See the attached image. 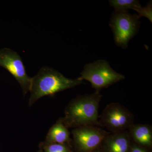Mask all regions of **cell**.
Here are the masks:
<instances>
[{"label": "cell", "mask_w": 152, "mask_h": 152, "mask_svg": "<svg viewBox=\"0 0 152 152\" xmlns=\"http://www.w3.org/2000/svg\"><path fill=\"white\" fill-rule=\"evenodd\" d=\"M43 152H72V146L66 144L52 143L39 146Z\"/></svg>", "instance_id": "12"}, {"label": "cell", "mask_w": 152, "mask_h": 152, "mask_svg": "<svg viewBox=\"0 0 152 152\" xmlns=\"http://www.w3.org/2000/svg\"><path fill=\"white\" fill-rule=\"evenodd\" d=\"M92 152H102V151H101L99 147L98 148L94 150V151H93Z\"/></svg>", "instance_id": "15"}, {"label": "cell", "mask_w": 152, "mask_h": 152, "mask_svg": "<svg viewBox=\"0 0 152 152\" xmlns=\"http://www.w3.org/2000/svg\"><path fill=\"white\" fill-rule=\"evenodd\" d=\"M109 2L115 10L128 11L133 10L138 12L142 7L139 1L136 0H110Z\"/></svg>", "instance_id": "11"}, {"label": "cell", "mask_w": 152, "mask_h": 152, "mask_svg": "<svg viewBox=\"0 0 152 152\" xmlns=\"http://www.w3.org/2000/svg\"><path fill=\"white\" fill-rule=\"evenodd\" d=\"M102 96L100 92L95 91L72 99L65 109L64 124L68 129L87 126L101 127L98 110Z\"/></svg>", "instance_id": "1"}, {"label": "cell", "mask_w": 152, "mask_h": 152, "mask_svg": "<svg viewBox=\"0 0 152 152\" xmlns=\"http://www.w3.org/2000/svg\"><path fill=\"white\" fill-rule=\"evenodd\" d=\"M152 2H149L145 7H141L140 10L137 12L138 13L139 16L141 18L145 17L148 18L150 21L152 22Z\"/></svg>", "instance_id": "13"}, {"label": "cell", "mask_w": 152, "mask_h": 152, "mask_svg": "<svg viewBox=\"0 0 152 152\" xmlns=\"http://www.w3.org/2000/svg\"><path fill=\"white\" fill-rule=\"evenodd\" d=\"M0 66L16 80L21 87L24 96L29 92L32 78L27 74L21 58L16 52L7 48L0 50Z\"/></svg>", "instance_id": "7"}, {"label": "cell", "mask_w": 152, "mask_h": 152, "mask_svg": "<svg viewBox=\"0 0 152 152\" xmlns=\"http://www.w3.org/2000/svg\"><path fill=\"white\" fill-rule=\"evenodd\" d=\"M64 124L62 118H60L51 127L44 142L39 146L52 143L66 144L72 146L70 133Z\"/></svg>", "instance_id": "9"}, {"label": "cell", "mask_w": 152, "mask_h": 152, "mask_svg": "<svg viewBox=\"0 0 152 152\" xmlns=\"http://www.w3.org/2000/svg\"><path fill=\"white\" fill-rule=\"evenodd\" d=\"M80 75L79 79L89 82L92 88L98 92L125 78L124 75L113 69L105 60H99L87 64Z\"/></svg>", "instance_id": "3"}, {"label": "cell", "mask_w": 152, "mask_h": 152, "mask_svg": "<svg viewBox=\"0 0 152 152\" xmlns=\"http://www.w3.org/2000/svg\"><path fill=\"white\" fill-rule=\"evenodd\" d=\"M129 152H148V150L132 141Z\"/></svg>", "instance_id": "14"}, {"label": "cell", "mask_w": 152, "mask_h": 152, "mask_svg": "<svg viewBox=\"0 0 152 152\" xmlns=\"http://www.w3.org/2000/svg\"><path fill=\"white\" fill-rule=\"evenodd\" d=\"M102 128L83 126L72 130V145L76 152H92L98 148L110 133Z\"/></svg>", "instance_id": "6"}, {"label": "cell", "mask_w": 152, "mask_h": 152, "mask_svg": "<svg viewBox=\"0 0 152 152\" xmlns=\"http://www.w3.org/2000/svg\"><path fill=\"white\" fill-rule=\"evenodd\" d=\"M134 121V114L124 106L117 102L107 105L99 116L101 127L106 128L112 134L128 131Z\"/></svg>", "instance_id": "5"}, {"label": "cell", "mask_w": 152, "mask_h": 152, "mask_svg": "<svg viewBox=\"0 0 152 152\" xmlns=\"http://www.w3.org/2000/svg\"><path fill=\"white\" fill-rule=\"evenodd\" d=\"M37 152H43V150L42 149H39V150H38L37 151Z\"/></svg>", "instance_id": "16"}, {"label": "cell", "mask_w": 152, "mask_h": 152, "mask_svg": "<svg viewBox=\"0 0 152 152\" xmlns=\"http://www.w3.org/2000/svg\"><path fill=\"white\" fill-rule=\"evenodd\" d=\"M83 83L79 78H68L53 68L42 67L37 74L32 78L28 104L29 107H31L41 98L53 96L57 93Z\"/></svg>", "instance_id": "2"}, {"label": "cell", "mask_w": 152, "mask_h": 152, "mask_svg": "<svg viewBox=\"0 0 152 152\" xmlns=\"http://www.w3.org/2000/svg\"><path fill=\"white\" fill-rule=\"evenodd\" d=\"M132 140L128 131L106 136L99 148L102 152H129Z\"/></svg>", "instance_id": "8"}, {"label": "cell", "mask_w": 152, "mask_h": 152, "mask_svg": "<svg viewBox=\"0 0 152 152\" xmlns=\"http://www.w3.org/2000/svg\"><path fill=\"white\" fill-rule=\"evenodd\" d=\"M140 17L128 11L115 10L110 20V26L113 30L117 46L123 49L128 48V43L137 34L140 27Z\"/></svg>", "instance_id": "4"}, {"label": "cell", "mask_w": 152, "mask_h": 152, "mask_svg": "<svg viewBox=\"0 0 152 152\" xmlns=\"http://www.w3.org/2000/svg\"><path fill=\"white\" fill-rule=\"evenodd\" d=\"M132 141L149 150L152 146V127L149 124H135L128 130Z\"/></svg>", "instance_id": "10"}]
</instances>
